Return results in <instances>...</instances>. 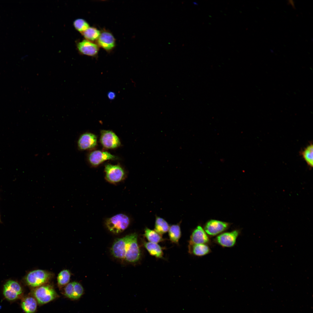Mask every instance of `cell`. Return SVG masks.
<instances>
[{
  "mask_svg": "<svg viewBox=\"0 0 313 313\" xmlns=\"http://www.w3.org/2000/svg\"><path fill=\"white\" fill-rule=\"evenodd\" d=\"M138 236L135 233L123 237L121 243V254L123 259L128 262L135 263L141 256V252L137 242Z\"/></svg>",
  "mask_w": 313,
  "mask_h": 313,
  "instance_id": "1",
  "label": "cell"
},
{
  "mask_svg": "<svg viewBox=\"0 0 313 313\" xmlns=\"http://www.w3.org/2000/svg\"><path fill=\"white\" fill-rule=\"evenodd\" d=\"M52 276V274L48 271L37 270L29 272L26 275L25 280L28 285L35 288L46 284Z\"/></svg>",
  "mask_w": 313,
  "mask_h": 313,
  "instance_id": "2",
  "label": "cell"
},
{
  "mask_svg": "<svg viewBox=\"0 0 313 313\" xmlns=\"http://www.w3.org/2000/svg\"><path fill=\"white\" fill-rule=\"evenodd\" d=\"M130 220L126 215L119 214L107 219L105 222L108 230L115 234L121 233L126 229L129 225Z\"/></svg>",
  "mask_w": 313,
  "mask_h": 313,
  "instance_id": "3",
  "label": "cell"
},
{
  "mask_svg": "<svg viewBox=\"0 0 313 313\" xmlns=\"http://www.w3.org/2000/svg\"><path fill=\"white\" fill-rule=\"evenodd\" d=\"M32 296L40 304L47 303L58 297L53 287L49 285H44L35 288L32 292Z\"/></svg>",
  "mask_w": 313,
  "mask_h": 313,
  "instance_id": "4",
  "label": "cell"
},
{
  "mask_svg": "<svg viewBox=\"0 0 313 313\" xmlns=\"http://www.w3.org/2000/svg\"><path fill=\"white\" fill-rule=\"evenodd\" d=\"M105 178L106 181L113 184L123 180L126 176L125 170L119 164H106L105 166Z\"/></svg>",
  "mask_w": 313,
  "mask_h": 313,
  "instance_id": "5",
  "label": "cell"
},
{
  "mask_svg": "<svg viewBox=\"0 0 313 313\" xmlns=\"http://www.w3.org/2000/svg\"><path fill=\"white\" fill-rule=\"evenodd\" d=\"M23 290L20 285L12 280L7 281L3 285V294L5 298L10 301H14L21 298Z\"/></svg>",
  "mask_w": 313,
  "mask_h": 313,
  "instance_id": "6",
  "label": "cell"
},
{
  "mask_svg": "<svg viewBox=\"0 0 313 313\" xmlns=\"http://www.w3.org/2000/svg\"><path fill=\"white\" fill-rule=\"evenodd\" d=\"M100 142L102 146L107 149H114L121 145L119 139L112 130H102L100 131Z\"/></svg>",
  "mask_w": 313,
  "mask_h": 313,
  "instance_id": "7",
  "label": "cell"
},
{
  "mask_svg": "<svg viewBox=\"0 0 313 313\" xmlns=\"http://www.w3.org/2000/svg\"><path fill=\"white\" fill-rule=\"evenodd\" d=\"M117 159V156L110 153L100 150H95L91 152L88 156L89 163L94 167H97L107 160H116Z\"/></svg>",
  "mask_w": 313,
  "mask_h": 313,
  "instance_id": "8",
  "label": "cell"
},
{
  "mask_svg": "<svg viewBox=\"0 0 313 313\" xmlns=\"http://www.w3.org/2000/svg\"><path fill=\"white\" fill-rule=\"evenodd\" d=\"M229 224L221 221L211 220L208 221L205 225L204 230L208 235L210 236L216 235L227 229Z\"/></svg>",
  "mask_w": 313,
  "mask_h": 313,
  "instance_id": "9",
  "label": "cell"
},
{
  "mask_svg": "<svg viewBox=\"0 0 313 313\" xmlns=\"http://www.w3.org/2000/svg\"><path fill=\"white\" fill-rule=\"evenodd\" d=\"M97 145V136L90 132H85L82 134L77 141L78 148L82 150L92 149Z\"/></svg>",
  "mask_w": 313,
  "mask_h": 313,
  "instance_id": "10",
  "label": "cell"
},
{
  "mask_svg": "<svg viewBox=\"0 0 313 313\" xmlns=\"http://www.w3.org/2000/svg\"><path fill=\"white\" fill-rule=\"evenodd\" d=\"M239 234L238 230L224 232L218 235L215 241L216 243L223 247H232L235 244Z\"/></svg>",
  "mask_w": 313,
  "mask_h": 313,
  "instance_id": "11",
  "label": "cell"
},
{
  "mask_svg": "<svg viewBox=\"0 0 313 313\" xmlns=\"http://www.w3.org/2000/svg\"><path fill=\"white\" fill-rule=\"evenodd\" d=\"M84 289L79 283L74 281L69 283L64 289L63 294L67 297L72 300L79 299L83 295Z\"/></svg>",
  "mask_w": 313,
  "mask_h": 313,
  "instance_id": "12",
  "label": "cell"
},
{
  "mask_svg": "<svg viewBox=\"0 0 313 313\" xmlns=\"http://www.w3.org/2000/svg\"><path fill=\"white\" fill-rule=\"evenodd\" d=\"M210 241V239L204 230L200 226H198L193 231L189 242V244H207Z\"/></svg>",
  "mask_w": 313,
  "mask_h": 313,
  "instance_id": "13",
  "label": "cell"
},
{
  "mask_svg": "<svg viewBox=\"0 0 313 313\" xmlns=\"http://www.w3.org/2000/svg\"><path fill=\"white\" fill-rule=\"evenodd\" d=\"M77 48L81 53L92 56L96 55L99 50L98 45L87 40L79 42Z\"/></svg>",
  "mask_w": 313,
  "mask_h": 313,
  "instance_id": "14",
  "label": "cell"
},
{
  "mask_svg": "<svg viewBox=\"0 0 313 313\" xmlns=\"http://www.w3.org/2000/svg\"><path fill=\"white\" fill-rule=\"evenodd\" d=\"M98 45L107 51L112 49L115 45V39L110 32H103L101 34L97 40Z\"/></svg>",
  "mask_w": 313,
  "mask_h": 313,
  "instance_id": "15",
  "label": "cell"
},
{
  "mask_svg": "<svg viewBox=\"0 0 313 313\" xmlns=\"http://www.w3.org/2000/svg\"><path fill=\"white\" fill-rule=\"evenodd\" d=\"M37 303L32 296H27L22 299L21 307L25 313H34L37 309Z\"/></svg>",
  "mask_w": 313,
  "mask_h": 313,
  "instance_id": "16",
  "label": "cell"
},
{
  "mask_svg": "<svg viewBox=\"0 0 313 313\" xmlns=\"http://www.w3.org/2000/svg\"><path fill=\"white\" fill-rule=\"evenodd\" d=\"M188 252L191 254L197 256H202L211 252V250L207 244H189Z\"/></svg>",
  "mask_w": 313,
  "mask_h": 313,
  "instance_id": "17",
  "label": "cell"
},
{
  "mask_svg": "<svg viewBox=\"0 0 313 313\" xmlns=\"http://www.w3.org/2000/svg\"><path fill=\"white\" fill-rule=\"evenodd\" d=\"M144 247L149 253L158 258H162L163 253L162 248L157 243L150 242H143Z\"/></svg>",
  "mask_w": 313,
  "mask_h": 313,
  "instance_id": "18",
  "label": "cell"
},
{
  "mask_svg": "<svg viewBox=\"0 0 313 313\" xmlns=\"http://www.w3.org/2000/svg\"><path fill=\"white\" fill-rule=\"evenodd\" d=\"M168 235L170 240L172 243L178 244L181 236V231L180 224L173 225L170 227Z\"/></svg>",
  "mask_w": 313,
  "mask_h": 313,
  "instance_id": "19",
  "label": "cell"
},
{
  "mask_svg": "<svg viewBox=\"0 0 313 313\" xmlns=\"http://www.w3.org/2000/svg\"><path fill=\"white\" fill-rule=\"evenodd\" d=\"M144 236L150 242L157 243L165 240L162 235L147 228L145 229Z\"/></svg>",
  "mask_w": 313,
  "mask_h": 313,
  "instance_id": "20",
  "label": "cell"
},
{
  "mask_svg": "<svg viewBox=\"0 0 313 313\" xmlns=\"http://www.w3.org/2000/svg\"><path fill=\"white\" fill-rule=\"evenodd\" d=\"M70 277L71 273L69 270L64 269L61 271L59 273L57 277V283L59 288L61 289L68 284Z\"/></svg>",
  "mask_w": 313,
  "mask_h": 313,
  "instance_id": "21",
  "label": "cell"
},
{
  "mask_svg": "<svg viewBox=\"0 0 313 313\" xmlns=\"http://www.w3.org/2000/svg\"><path fill=\"white\" fill-rule=\"evenodd\" d=\"M169 227L168 223L164 219L156 217L154 230L156 232L162 235L168 231Z\"/></svg>",
  "mask_w": 313,
  "mask_h": 313,
  "instance_id": "22",
  "label": "cell"
},
{
  "mask_svg": "<svg viewBox=\"0 0 313 313\" xmlns=\"http://www.w3.org/2000/svg\"><path fill=\"white\" fill-rule=\"evenodd\" d=\"M82 34L86 40L91 42L97 40L101 32L95 28L89 27Z\"/></svg>",
  "mask_w": 313,
  "mask_h": 313,
  "instance_id": "23",
  "label": "cell"
},
{
  "mask_svg": "<svg viewBox=\"0 0 313 313\" xmlns=\"http://www.w3.org/2000/svg\"><path fill=\"white\" fill-rule=\"evenodd\" d=\"M312 144L307 146L303 151L302 154L304 159L310 167L313 165V148Z\"/></svg>",
  "mask_w": 313,
  "mask_h": 313,
  "instance_id": "24",
  "label": "cell"
},
{
  "mask_svg": "<svg viewBox=\"0 0 313 313\" xmlns=\"http://www.w3.org/2000/svg\"><path fill=\"white\" fill-rule=\"evenodd\" d=\"M73 24L76 29L81 33L89 27L88 23L82 19H76L74 21Z\"/></svg>",
  "mask_w": 313,
  "mask_h": 313,
  "instance_id": "25",
  "label": "cell"
},
{
  "mask_svg": "<svg viewBox=\"0 0 313 313\" xmlns=\"http://www.w3.org/2000/svg\"><path fill=\"white\" fill-rule=\"evenodd\" d=\"M107 95L108 97L110 100L114 99L116 96L115 93L112 91L109 92Z\"/></svg>",
  "mask_w": 313,
  "mask_h": 313,
  "instance_id": "26",
  "label": "cell"
},
{
  "mask_svg": "<svg viewBox=\"0 0 313 313\" xmlns=\"http://www.w3.org/2000/svg\"><path fill=\"white\" fill-rule=\"evenodd\" d=\"M1 222V220L0 214V222Z\"/></svg>",
  "mask_w": 313,
  "mask_h": 313,
  "instance_id": "27",
  "label": "cell"
}]
</instances>
